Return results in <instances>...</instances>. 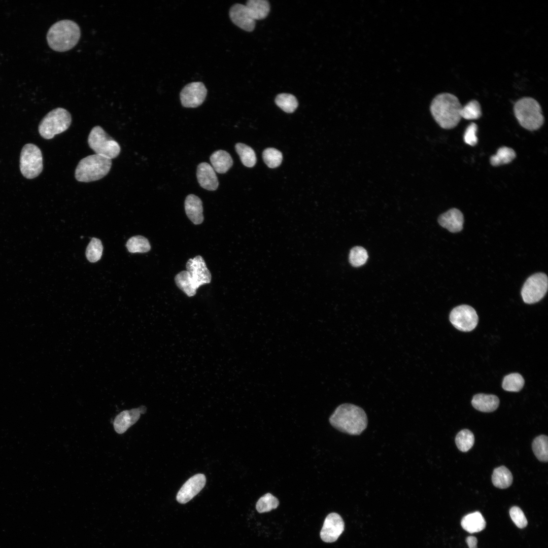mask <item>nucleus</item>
I'll list each match as a JSON object with an SVG mask.
<instances>
[{
    "mask_svg": "<svg viewBox=\"0 0 548 548\" xmlns=\"http://www.w3.org/2000/svg\"><path fill=\"white\" fill-rule=\"evenodd\" d=\"M186 270L177 274L175 282L178 287L188 296H193L201 286L211 282L212 275L203 258L197 255L189 259L186 264Z\"/></svg>",
    "mask_w": 548,
    "mask_h": 548,
    "instance_id": "obj_1",
    "label": "nucleus"
},
{
    "mask_svg": "<svg viewBox=\"0 0 548 548\" xmlns=\"http://www.w3.org/2000/svg\"><path fill=\"white\" fill-rule=\"evenodd\" d=\"M329 420L333 427L350 435L360 434L367 425V418L364 410L350 403H344L337 407Z\"/></svg>",
    "mask_w": 548,
    "mask_h": 548,
    "instance_id": "obj_2",
    "label": "nucleus"
},
{
    "mask_svg": "<svg viewBox=\"0 0 548 548\" xmlns=\"http://www.w3.org/2000/svg\"><path fill=\"white\" fill-rule=\"evenodd\" d=\"M463 106L458 97L449 93L437 94L432 99L430 111L436 123L443 129H452L459 123Z\"/></svg>",
    "mask_w": 548,
    "mask_h": 548,
    "instance_id": "obj_3",
    "label": "nucleus"
},
{
    "mask_svg": "<svg viewBox=\"0 0 548 548\" xmlns=\"http://www.w3.org/2000/svg\"><path fill=\"white\" fill-rule=\"evenodd\" d=\"M81 30L78 24L71 20H59L49 29L47 41L49 46L57 52L71 50L78 43Z\"/></svg>",
    "mask_w": 548,
    "mask_h": 548,
    "instance_id": "obj_4",
    "label": "nucleus"
},
{
    "mask_svg": "<svg viewBox=\"0 0 548 548\" xmlns=\"http://www.w3.org/2000/svg\"><path fill=\"white\" fill-rule=\"evenodd\" d=\"M513 112L519 124L529 130L538 129L544 121L540 104L532 97H525L518 100L514 105Z\"/></svg>",
    "mask_w": 548,
    "mask_h": 548,
    "instance_id": "obj_5",
    "label": "nucleus"
},
{
    "mask_svg": "<svg viewBox=\"0 0 548 548\" xmlns=\"http://www.w3.org/2000/svg\"><path fill=\"white\" fill-rule=\"evenodd\" d=\"M112 160L97 154L89 155L78 163L75 172L79 182H90L98 180L110 172Z\"/></svg>",
    "mask_w": 548,
    "mask_h": 548,
    "instance_id": "obj_6",
    "label": "nucleus"
},
{
    "mask_svg": "<svg viewBox=\"0 0 548 548\" xmlns=\"http://www.w3.org/2000/svg\"><path fill=\"white\" fill-rule=\"evenodd\" d=\"M72 122L71 114L66 109L57 108L49 112L41 121L38 130L40 135L49 140L66 130Z\"/></svg>",
    "mask_w": 548,
    "mask_h": 548,
    "instance_id": "obj_7",
    "label": "nucleus"
},
{
    "mask_svg": "<svg viewBox=\"0 0 548 548\" xmlns=\"http://www.w3.org/2000/svg\"><path fill=\"white\" fill-rule=\"evenodd\" d=\"M88 143L96 154L110 159L117 157L121 151L119 144L99 126L92 128L88 135Z\"/></svg>",
    "mask_w": 548,
    "mask_h": 548,
    "instance_id": "obj_8",
    "label": "nucleus"
},
{
    "mask_svg": "<svg viewBox=\"0 0 548 548\" xmlns=\"http://www.w3.org/2000/svg\"><path fill=\"white\" fill-rule=\"evenodd\" d=\"M43 168V157L40 148L31 143L25 145L20 156V169L22 175L26 179H33L41 173Z\"/></svg>",
    "mask_w": 548,
    "mask_h": 548,
    "instance_id": "obj_9",
    "label": "nucleus"
},
{
    "mask_svg": "<svg viewBox=\"0 0 548 548\" xmlns=\"http://www.w3.org/2000/svg\"><path fill=\"white\" fill-rule=\"evenodd\" d=\"M548 280L547 276L539 272L529 277L525 282L521 295L525 303L531 304L540 300L547 290Z\"/></svg>",
    "mask_w": 548,
    "mask_h": 548,
    "instance_id": "obj_10",
    "label": "nucleus"
},
{
    "mask_svg": "<svg viewBox=\"0 0 548 548\" xmlns=\"http://www.w3.org/2000/svg\"><path fill=\"white\" fill-rule=\"evenodd\" d=\"M450 320L456 329L464 332H469L475 328L478 318L473 307L463 304L452 310L450 314Z\"/></svg>",
    "mask_w": 548,
    "mask_h": 548,
    "instance_id": "obj_11",
    "label": "nucleus"
},
{
    "mask_svg": "<svg viewBox=\"0 0 548 548\" xmlns=\"http://www.w3.org/2000/svg\"><path fill=\"white\" fill-rule=\"evenodd\" d=\"M207 89L201 82H195L185 85L181 90L180 97L182 106L186 108H196L204 101Z\"/></svg>",
    "mask_w": 548,
    "mask_h": 548,
    "instance_id": "obj_12",
    "label": "nucleus"
},
{
    "mask_svg": "<svg viewBox=\"0 0 548 548\" xmlns=\"http://www.w3.org/2000/svg\"><path fill=\"white\" fill-rule=\"evenodd\" d=\"M345 529L344 522L337 513H329L325 518L320 531V537L325 542L335 541Z\"/></svg>",
    "mask_w": 548,
    "mask_h": 548,
    "instance_id": "obj_13",
    "label": "nucleus"
},
{
    "mask_svg": "<svg viewBox=\"0 0 548 548\" xmlns=\"http://www.w3.org/2000/svg\"><path fill=\"white\" fill-rule=\"evenodd\" d=\"M206 483V477L203 474H196L188 479L178 491L176 499L178 502L185 504L191 500L203 489Z\"/></svg>",
    "mask_w": 548,
    "mask_h": 548,
    "instance_id": "obj_14",
    "label": "nucleus"
},
{
    "mask_svg": "<svg viewBox=\"0 0 548 548\" xmlns=\"http://www.w3.org/2000/svg\"><path fill=\"white\" fill-rule=\"evenodd\" d=\"M229 17L236 26L247 31H252L255 26V21L251 16L246 5L236 4L230 9Z\"/></svg>",
    "mask_w": 548,
    "mask_h": 548,
    "instance_id": "obj_15",
    "label": "nucleus"
},
{
    "mask_svg": "<svg viewBox=\"0 0 548 548\" xmlns=\"http://www.w3.org/2000/svg\"><path fill=\"white\" fill-rule=\"evenodd\" d=\"M196 176L200 186L208 190L214 191L219 185L218 178L213 167L207 162L200 163L197 168Z\"/></svg>",
    "mask_w": 548,
    "mask_h": 548,
    "instance_id": "obj_16",
    "label": "nucleus"
},
{
    "mask_svg": "<svg viewBox=\"0 0 548 548\" xmlns=\"http://www.w3.org/2000/svg\"><path fill=\"white\" fill-rule=\"evenodd\" d=\"M439 224L451 232H458L463 228V215L457 209L452 208L440 215L438 219Z\"/></svg>",
    "mask_w": 548,
    "mask_h": 548,
    "instance_id": "obj_17",
    "label": "nucleus"
},
{
    "mask_svg": "<svg viewBox=\"0 0 548 548\" xmlns=\"http://www.w3.org/2000/svg\"><path fill=\"white\" fill-rule=\"evenodd\" d=\"M184 207L187 216L194 224L199 225L203 222L202 202L198 196L188 195L185 199Z\"/></svg>",
    "mask_w": 548,
    "mask_h": 548,
    "instance_id": "obj_18",
    "label": "nucleus"
},
{
    "mask_svg": "<svg viewBox=\"0 0 548 548\" xmlns=\"http://www.w3.org/2000/svg\"><path fill=\"white\" fill-rule=\"evenodd\" d=\"M471 403L477 410L489 413L497 409L499 404V400L496 395L481 393L473 397Z\"/></svg>",
    "mask_w": 548,
    "mask_h": 548,
    "instance_id": "obj_19",
    "label": "nucleus"
},
{
    "mask_svg": "<svg viewBox=\"0 0 548 548\" xmlns=\"http://www.w3.org/2000/svg\"><path fill=\"white\" fill-rule=\"evenodd\" d=\"M210 161L215 171L219 174L226 173L233 164L230 155L222 150L214 152L210 157Z\"/></svg>",
    "mask_w": 548,
    "mask_h": 548,
    "instance_id": "obj_20",
    "label": "nucleus"
},
{
    "mask_svg": "<svg viewBox=\"0 0 548 548\" xmlns=\"http://www.w3.org/2000/svg\"><path fill=\"white\" fill-rule=\"evenodd\" d=\"M461 525L463 529L470 533L478 532L484 530L486 522L482 515L475 511L465 516L462 519Z\"/></svg>",
    "mask_w": 548,
    "mask_h": 548,
    "instance_id": "obj_21",
    "label": "nucleus"
},
{
    "mask_svg": "<svg viewBox=\"0 0 548 548\" xmlns=\"http://www.w3.org/2000/svg\"><path fill=\"white\" fill-rule=\"evenodd\" d=\"M246 6L255 21L265 18L270 10V5L266 0H249Z\"/></svg>",
    "mask_w": 548,
    "mask_h": 548,
    "instance_id": "obj_22",
    "label": "nucleus"
},
{
    "mask_svg": "<svg viewBox=\"0 0 548 548\" xmlns=\"http://www.w3.org/2000/svg\"><path fill=\"white\" fill-rule=\"evenodd\" d=\"M492 483L494 486L500 489L509 487L512 482V475L510 471L505 466H502L495 468L492 476Z\"/></svg>",
    "mask_w": 548,
    "mask_h": 548,
    "instance_id": "obj_23",
    "label": "nucleus"
},
{
    "mask_svg": "<svg viewBox=\"0 0 548 548\" xmlns=\"http://www.w3.org/2000/svg\"><path fill=\"white\" fill-rule=\"evenodd\" d=\"M516 157V153L512 149L503 146L499 148L497 153L490 159V163L494 166L506 164L511 162Z\"/></svg>",
    "mask_w": 548,
    "mask_h": 548,
    "instance_id": "obj_24",
    "label": "nucleus"
},
{
    "mask_svg": "<svg viewBox=\"0 0 548 548\" xmlns=\"http://www.w3.org/2000/svg\"><path fill=\"white\" fill-rule=\"evenodd\" d=\"M235 148L242 163L245 166L252 167L255 165L256 162V154L250 147L239 143L235 145Z\"/></svg>",
    "mask_w": 548,
    "mask_h": 548,
    "instance_id": "obj_25",
    "label": "nucleus"
},
{
    "mask_svg": "<svg viewBox=\"0 0 548 548\" xmlns=\"http://www.w3.org/2000/svg\"><path fill=\"white\" fill-rule=\"evenodd\" d=\"M126 246L130 253H146L151 249L150 243L147 238L142 235L130 237L127 242Z\"/></svg>",
    "mask_w": 548,
    "mask_h": 548,
    "instance_id": "obj_26",
    "label": "nucleus"
},
{
    "mask_svg": "<svg viewBox=\"0 0 548 548\" xmlns=\"http://www.w3.org/2000/svg\"><path fill=\"white\" fill-rule=\"evenodd\" d=\"M548 438L547 436L541 435L536 437L532 443V450L534 455L540 461L548 460Z\"/></svg>",
    "mask_w": 548,
    "mask_h": 548,
    "instance_id": "obj_27",
    "label": "nucleus"
},
{
    "mask_svg": "<svg viewBox=\"0 0 548 548\" xmlns=\"http://www.w3.org/2000/svg\"><path fill=\"white\" fill-rule=\"evenodd\" d=\"M275 102L282 110L288 113H293L298 104L296 97L288 93L278 94L276 97Z\"/></svg>",
    "mask_w": 548,
    "mask_h": 548,
    "instance_id": "obj_28",
    "label": "nucleus"
},
{
    "mask_svg": "<svg viewBox=\"0 0 548 548\" xmlns=\"http://www.w3.org/2000/svg\"><path fill=\"white\" fill-rule=\"evenodd\" d=\"M524 380L519 373H513L506 375L503 380V389L510 392H518L523 387Z\"/></svg>",
    "mask_w": 548,
    "mask_h": 548,
    "instance_id": "obj_29",
    "label": "nucleus"
},
{
    "mask_svg": "<svg viewBox=\"0 0 548 548\" xmlns=\"http://www.w3.org/2000/svg\"><path fill=\"white\" fill-rule=\"evenodd\" d=\"M455 442L458 449L463 452H467L473 446L474 437L470 430L463 429L456 435Z\"/></svg>",
    "mask_w": 548,
    "mask_h": 548,
    "instance_id": "obj_30",
    "label": "nucleus"
},
{
    "mask_svg": "<svg viewBox=\"0 0 548 548\" xmlns=\"http://www.w3.org/2000/svg\"><path fill=\"white\" fill-rule=\"evenodd\" d=\"M279 505L278 499L270 493H266L261 497L256 505V508L260 513L268 512L276 508Z\"/></svg>",
    "mask_w": 548,
    "mask_h": 548,
    "instance_id": "obj_31",
    "label": "nucleus"
},
{
    "mask_svg": "<svg viewBox=\"0 0 548 548\" xmlns=\"http://www.w3.org/2000/svg\"><path fill=\"white\" fill-rule=\"evenodd\" d=\"M482 114L481 107L479 102L473 99L463 106L461 118L466 120H476L480 118Z\"/></svg>",
    "mask_w": 548,
    "mask_h": 548,
    "instance_id": "obj_32",
    "label": "nucleus"
},
{
    "mask_svg": "<svg viewBox=\"0 0 548 548\" xmlns=\"http://www.w3.org/2000/svg\"><path fill=\"white\" fill-rule=\"evenodd\" d=\"M103 247L100 240L93 237L89 243L86 250V256L89 261L95 262L102 255Z\"/></svg>",
    "mask_w": 548,
    "mask_h": 548,
    "instance_id": "obj_33",
    "label": "nucleus"
},
{
    "mask_svg": "<svg viewBox=\"0 0 548 548\" xmlns=\"http://www.w3.org/2000/svg\"><path fill=\"white\" fill-rule=\"evenodd\" d=\"M262 157L265 164L270 168L279 166L283 159L282 153L272 148L265 149L263 152Z\"/></svg>",
    "mask_w": 548,
    "mask_h": 548,
    "instance_id": "obj_34",
    "label": "nucleus"
},
{
    "mask_svg": "<svg viewBox=\"0 0 548 548\" xmlns=\"http://www.w3.org/2000/svg\"><path fill=\"white\" fill-rule=\"evenodd\" d=\"M368 257V253L364 248L356 246L350 250L349 262L353 266L359 267L366 263Z\"/></svg>",
    "mask_w": 548,
    "mask_h": 548,
    "instance_id": "obj_35",
    "label": "nucleus"
},
{
    "mask_svg": "<svg viewBox=\"0 0 548 548\" xmlns=\"http://www.w3.org/2000/svg\"><path fill=\"white\" fill-rule=\"evenodd\" d=\"M132 425L129 410L120 413L116 417L114 422L115 430L119 434L124 433Z\"/></svg>",
    "mask_w": 548,
    "mask_h": 548,
    "instance_id": "obj_36",
    "label": "nucleus"
},
{
    "mask_svg": "<svg viewBox=\"0 0 548 548\" xmlns=\"http://www.w3.org/2000/svg\"><path fill=\"white\" fill-rule=\"evenodd\" d=\"M509 515L512 521L518 528H523L527 525V519L520 507L516 506L511 507Z\"/></svg>",
    "mask_w": 548,
    "mask_h": 548,
    "instance_id": "obj_37",
    "label": "nucleus"
},
{
    "mask_svg": "<svg viewBox=\"0 0 548 548\" xmlns=\"http://www.w3.org/2000/svg\"><path fill=\"white\" fill-rule=\"evenodd\" d=\"M477 130V125L475 123L472 122L467 126L463 136L466 144L474 146L477 143L478 139L476 135Z\"/></svg>",
    "mask_w": 548,
    "mask_h": 548,
    "instance_id": "obj_38",
    "label": "nucleus"
},
{
    "mask_svg": "<svg viewBox=\"0 0 548 548\" xmlns=\"http://www.w3.org/2000/svg\"><path fill=\"white\" fill-rule=\"evenodd\" d=\"M466 542L469 548H477V540L475 537L473 536H468L466 539Z\"/></svg>",
    "mask_w": 548,
    "mask_h": 548,
    "instance_id": "obj_39",
    "label": "nucleus"
}]
</instances>
